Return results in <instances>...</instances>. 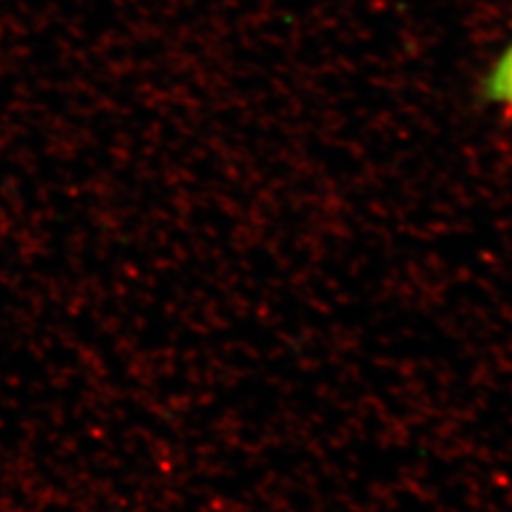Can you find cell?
Instances as JSON below:
<instances>
[{
	"label": "cell",
	"mask_w": 512,
	"mask_h": 512,
	"mask_svg": "<svg viewBox=\"0 0 512 512\" xmlns=\"http://www.w3.org/2000/svg\"><path fill=\"white\" fill-rule=\"evenodd\" d=\"M480 105L512 114V39L495 54L476 82Z\"/></svg>",
	"instance_id": "6da1fadb"
}]
</instances>
